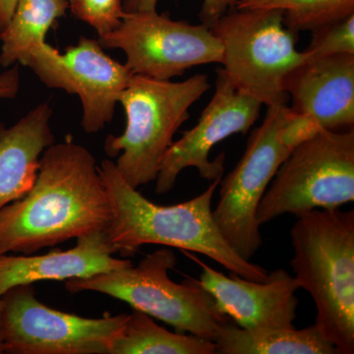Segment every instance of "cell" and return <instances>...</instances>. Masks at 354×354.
Returning a JSON list of instances; mask_svg holds the SVG:
<instances>
[{
  "mask_svg": "<svg viewBox=\"0 0 354 354\" xmlns=\"http://www.w3.org/2000/svg\"><path fill=\"white\" fill-rule=\"evenodd\" d=\"M4 353L109 354L129 314L85 318L46 306L32 285L1 295Z\"/></svg>",
  "mask_w": 354,
  "mask_h": 354,
  "instance_id": "cell-9",
  "label": "cell"
},
{
  "mask_svg": "<svg viewBox=\"0 0 354 354\" xmlns=\"http://www.w3.org/2000/svg\"><path fill=\"white\" fill-rule=\"evenodd\" d=\"M111 216L93 153L71 139L55 143L41 156L29 192L0 209V253L32 255L106 230Z\"/></svg>",
  "mask_w": 354,
  "mask_h": 354,
  "instance_id": "cell-1",
  "label": "cell"
},
{
  "mask_svg": "<svg viewBox=\"0 0 354 354\" xmlns=\"http://www.w3.org/2000/svg\"><path fill=\"white\" fill-rule=\"evenodd\" d=\"M158 0H124L123 10L127 13L145 12L157 10ZM237 0H204L200 19L203 24L211 28L221 16L225 15L230 9L234 8Z\"/></svg>",
  "mask_w": 354,
  "mask_h": 354,
  "instance_id": "cell-23",
  "label": "cell"
},
{
  "mask_svg": "<svg viewBox=\"0 0 354 354\" xmlns=\"http://www.w3.org/2000/svg\"><path fill=\"white\" fill-rule=\"evenodd\" d=\"M51 116L50 104L43 102L11 127L0 122V209L34 185L41 156L55 143Z\"/></svg>",
  "mask_w": 354,
  "mask_h": 354,
  "instance_id": "cell-16",
  "label": "cell"
},
{
  "mask_svg": "<svg viewBox=\"0 0 354 354\" xmlns=\"http://www.w3.org/2000/svg\"><path fill=\"white\" fill-rule=\"evenodd\" d=\"M0 255H1V253H0Z\"/></svg>",
  "mask_w": 354,
  "mask_h": 354,
  "instance_id": "cell-27",
  "label": "cell"
},
{
  "mask_svg": "<svg viewBox=\"0 0 354 354\" xmlns=\"http://www.w3.org/2000/svg\"><path fill=\"white\" fill-rule=\"evenodd\" d=\"M17 0H0V32L10 22Z\"/></svg>",
  "mask_w": 354,
  "mask_h": 354,
  "instance_id": "cell-25",
  "label": "cell"
},
{
  "mask_svg": "<svg viewBox=\"0 0 354 354\" xmlns=\"http://www.w3.org/2000/svg\"><path fill=\"white\" fill-rule=\"evenodd\" d=\"M202 268L201 285L215 297L223 313L239 327L292 328L297 319L299 290L295 277L283 269L268 272L263 281H250L230 272L216 271L191 255Z\"/></svg>",
  "mask_w": 354,
  "mask_h": 354,
  "instance_id": "cell-13",
  "label": "cell"
},
{
  "mask_svg": "<svg viewBox=\"0 0 354 354\" xmlns=\"http://www.w3.org/2000/svg\"><path fill=\"white\" fill-rule=\"evenodd\" d=\"M99 171L113 209L106 232L116 252L131 254L147 244H158L202 254L250 281L267 279L269 272L241 258L216 227L212 203L223 177L193 199L160 206L130 185L113 160H102Z\"/></svg>",
  "mask_w": 354,
  "mask_h": 354,
  "instance_id": "cell-2",
  "label": "cell"
},
{
  "mask_svg": "<svg viewBox=\"0 0 354 354\" xmlns=\"http://www.w3.org/2000/svg\"><path fill=\"white\" fill-rule=\"evenodd\" d=\"M262 106L252 95L235 87L223 69L218 67L215 93L197 124L184 131L183 137L172 143L162 158L155 180L156 193H169L176 185L179 174L188 167H195L206 180L223 177L225 153L209 160L212 149L234 134H246L259 118Z\"/></svg>",
  "mask_w": 354,
  "mask_h": 354,
  "instance_id": "cell-12",
  "label": "cell"
},
{
  "mask_svg": "<svg viewBox=\"0 0 354 354\" xmlns=\"http://www.w3.org/2000/svg\"><path fill=\"white\" fill-rule=\"evenodd\" d=\"M291 111L312 118L321 130L354 124V55L305 60L286 77Z\"/></svg>",
  "mask_w": 354,
  "mask_h": 354,
  "instance_id": "cell-14",
  "label": "cell"
},
{
  "mask_svg": "<svg viewBox=\"0 0 354 354\" xmlns=\"http://www.w3.org/2000/svg\"><path fill=\"white\" fill-rule=\"evenodd\" d=\"M218 354H337L316 324L292 328L245 329L228 323L216 335Z\"/></svg>",
  "mask_w": 354,
  "mask_h": 354,
  "instance_id": "cell-17",
  "label": "cell"
},
{
  "mask_svg": "<svg viewBox=\"0 0 354 354\" xmlns=\"http://www.w3.org/2000/svg\"><path fill=\"white\" fill-rule=\"evenodd\" d=\"M176 265L174 251L162 248L148 254L137 266L65 281L70 292L95 291L121 300L171 326L176 332L215 341L221 328L232 323L215 297L198 279L171 281L169 272Z\"/></svg>",
  "mask_w": 354,
  "mask_h": 354,
  "instance_id": "cell-5",
  "label": "cell"
},
{
  "mask_svg": "<svg viewBox=\"0 0 354 354\" xmlns=\"http://www.w3.org/2000/svg\"><path fill=\"white\" fill-rule=\"evenodd\" d=\"M19 90L20 70L15 64L0 74V100L15 99Z\"/></svg>",
  "mask_w": 354,
  "mask_h": 354,
  "instance_id": "cell-24",
  "label": "cell"
},
{
  "mask_svg": "<svg viewBox=\"0 0 354 354\" xmlns=\"http://www.w3.org/2000/svg\"><path fill=\"white\" fill-rule=\"evenodd\" d=\"M68 8L69 0H17L10 22L0 32V65H25L32 51L46 43V34Z\"/></svg>",
  "mask_w": 354,
  "mask_h": 354,
  "instance_id": "cell-18",
  "label": "cell"
},
{
  "mask_svg": "<svg viewBox=\"0 0 354 354\" xmlns=\"http://www.w3.org/2000/svg\"><path fill=\"white\" fill-rule=\"evenodd\" d=\"M354 201V130H321L281 165L258 205L260 227L285 214L339 209Z\"/></svg>",
  "mask_w": 354,
  "mask_h": 354,
  "instance_id": "cell-7",
  "label": "cell"
},
{
  "mask_svg": "<svg viewBox=\"0 0 354 354\" xmlns=\"http://www.w3.org/2000/svg\"><path fill=\"white\" fill-rule=\"evenodd\" d=\"M4 353L3 339V301L0 295V354Z\"/></svg>",
  "mask_w": 354,
  "mask_h": 354,
  "instance_id": "cell-26",
  "label": "cell"
},
{
  "mask_svg": "<svg viewBox=\"0 0 354 354\" xmlns=\"http://www.w3.org/2000/svg\"><path fill=\"white\" fill-rule=\"evenodd\" d=\"M97 41L102 48L122 50L133 73L158 80L223 60V46L211 28L174 21L157 10L125 12L120 25Z\"/></svg>",
  "mask_w": 354,
  "mask_h": 354,
  "instance_id": "cell-10",
  "label": "cell"
},
{
  "mask_svg": "<svg viewBox=\"0 0 354 354\" xmlns=\"http://www.w3.org/2000/svg\"><path fill=\"white\" fill-rule=\"evenodd\" d=\"M311 32V41L304 50L306 60L344 53L354 55V14Z\"/></svg>",
  "mask_w": 354,
  "mask_h": 354,
  "instance_id": "cell-21",
  "label": "cell"
},
{
  "mask_svg": "<svg viewBox=\"0 0 354 354\" xmlns=\"http://www.w3.org/2000/svg\"><path fill=\"white\" fill-rule=\"evenodd\" d=\"M69 8L76 18L94 28L99 37L115 30L125 15L121 0H69Z\"/></svg>",
  "mask_w": 354,
  "mask_h": 354,
  "instance_id": "cell-22",
  "label": "cell"
},
{
  "mask_svg": "<svg viewBox=\"0 0 354 354\" xmlns=\"http://www.w3.org/2000/svg\"><path fill=\"white\" fill-rule=\"evenodd\" d=\"M288 106L267 108L265 120L254 129L239 164L220 184L214 220L228 245L250 261L262 245L258 205L291 151L281 140Z\"/></svg>",
  "mask_w": 354,
  "mask_h": 354,
  "instance_id": "cell-8",
  "label": "cell"
},
{
  "mask_svg": "<svg viewBox=\"0 0 354 354\" xmlns=\"http://www.w3.org/2000/svg\"><path fill=\"white\" fill-rule=\"evenodd\" d=\"M29 67L48 88L78 95L84 131L97 133L113 120L116 104L134 73L104 51L97 39L81 37L65 53L44 43L32 51Z\"/></svg>",
  "mask_w": 354,
  "mask_h": 354,
  "instance_id": "cell-11",
  "label": "cell"
},
{
  "mask_svg": "<svg viewBox=\"0 0 354 354\" xmlns=\"http://www.w3.org/2000/svg\"><path fill=\"white\" fill-rule=\"evenodd\" d=\"M236 9H276L295 32H313L354 14V0H237Z\"/></svg>",
  "mask_w": 354,
  "mask_h": 354,
  "instance_id": "cell-20",
  "label": "cell"
},
{
  "mask_svg": "<svg viewBox=\"0 0 354 354\" xmlns=\"http://www.w3.org/2000/svg\"><path fill=\"white\" fill-rule=\"evenodd\" d=\"M228 10L211 29L223 46L221 65L230 82L267 108L288 106L286 77L306 60L298 34L276 9Z\"/></svg>",
  "mask_w": 354,
  "mask_h": 354,
  "instance_id": "cell-6",
  "label": "cell"
},
{
  "mask_svg": "<svg viewBox=\"0 0 354 354\" xmlns=\"http://www.w3.org/2000/svg\"><path fill=\"white\" fill-rule=\"evenodd\" d=\"M298 288L315 302V324L339 354L354 353V211L313 209L290 230Z\"/></svg>",
  "mask_w": 354,
  "mask_h": 354,
  "instance_id": "cell-3",
  "label": "cell"
},
{
  "mask_svg": "<svg viewBox=\"0 0 354 354\" xmlns=\"http://www.w3.org/2000/svg\"><path fill=\"white\" fill-rule=\"evenodd\" d=\"M109 354H216V344L197 335L169 332L153 317L133 309Z\"/></svg>",
  "mask_w": 354,
  "mask_h": 354,
  "instance_id": "cell-19",
  "label": "cell"
},
{
  "mask_svg": "<svg viewBox=\"0 0 354 354\" xmlns=\"http://www.w3.org/2000/svg\"><path fill=\"white\" fill-rule=\"evenodd\" d=\"M211 88L208 75L196 74L183 82L134 74L121 95L127 125L118 136L109 135L104 152L123 178L137 188L157 179L162 158L189 109Z\"/></svg>",
  "mask_w": 354,
  "mask_h": 354,
  "instance_id": "cell-4",
  "label": "cell"
},
{
  "mask_svg": "<svg viewBox=\"0 0 354 354\" xmlns=\"http://www.w3.org/2000/svg\"><path fill=\"white\" fill-rule=\"evenodd\" d=\"M69 250L55 249L38 256L0 255V295L18 286L41 281L85 279L131 265L129 260L113 257L116 252L106 230L76 239Z\"/></svg>",
  "mask_w": 354,
  "mask_h": 354,
  "instance_id": "cell-15",
  "label": "cell"
}]
</instances>
